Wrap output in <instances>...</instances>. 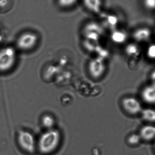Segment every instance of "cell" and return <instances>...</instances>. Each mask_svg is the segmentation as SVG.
<instances>
[{"instance_id": "obj_1", "label": "cell", "mask_w": 155, "mask_h": 155, "mask_svg": "<svg viewBox=\"0 0 155 155\" xmlns=\"http://www.w3.org/2000/svg\"><path fill=\"white\" fill-rule=\"evenodd\" d=\"M61 141V135L59 130L55 128L46 130L37 140V150L42 155L51 154L58 149Z\"/></svg>"}, {"instance_id": "obj_2", "label": "cell", "mask_w": 155, "mask_h": 155, "mask_svg": "<svg viewBox=\"0 0 155 155\" xmlns=\"http://www.w3.org/2000/svg\"><path fill=\"white\" fill-rule=\"evenodd\" d=\"M17 61V52L12 46H5L0 50V72L12 70Z\"/></svg>"}, {"instance_id": "obj_3", "label": "cell", "mask_w": 155, "mask_h": 155, "mask_svg": "<svg viewBox=\"0 0 155 155\" xmlns=\"http://www.w3.org/2000/svg\"><path fill=\"white\" fill-rule=\"evenodd\" d=\"M17 139L19 146L26 153L32 154L37 151V140L29 131L20 130L17 135Z\"/></svg>"}, {"instance_id": "obj_4", "label": "cell", "mask_w": 155, "mask_h": 155, "mask_svg": "<svg viewBox=\"0 0 155 155\" xmlns=\"http://www.w3.org/2000/svg\"><path fill=\"white\" fill-rule=\"evenodd\" d=\"M38 36L32 32L26 31L19 35L16 41V45L19 50L29 51L32 50L38 43Z\"/></svg>"}, {"instance_id": "obj_5", "label": "cell", "mask_w": 155, "mask_h": 155, "mask_svg": "<svg viewBox=\"0 0 155 155\" xmlns=\"http://www.w3.org/2000/svg\"><path fill=\"white\" fill-rule=\"evenodd\" d=\"M106 66L102 59L96 58L91 60L88 64V71L92 77L99 78L105 72Z\"/></svg>"}, {"instance_id": "obj_6", "label": "cell", "mask_w": 155, "mask_h": 155, "mask_svg": "<svg viewBox=\"0 0 155 155\" xmlns=\"http://www.w3.org/2000/svg\"><path fill=\"white\" fill-rule=\"evenodd\" d=\"M122 105L124 110L131 115L137 114L143 110L140 102L134 97L124 98L122 101Z\"/></svg>"}, {"instance_id": "obj_7", "label": "cell", "mask_w": 155, "mask_h": 155, "mask_svg": "<svg viewBox=\"0 0 155 155\" xmlns=\"http://www.w3.org/2000/svg\"><path fill=\"white\" fill-rule=\"evenodd\" d=\"M103 33V28L98 24L92 22L85 26L84 34L87 39L96 41Z\"/></svg>"}, {"instance_id": "obj_8", "label": "cell", "mask_w": 155, "mask_h": 155, "mask_svg": "<svg viewBox=\"0 0 155 155\" xmlns=\"http://www.w3.org/2000/svg\"><path fill=\"white\" fill-rule=\"evenodd\" d=\"M152 32L149 28L146 27L137 28L133 33V38L136 41L142 42L146 41L150 39Z\"/></svg>"}, {"instance_id": "obj_9", "label": "cell", "mask_w": 155, "mask_h": 155, "mask_svg": "<svg viewBox=\"0 0 155 155\" xmlns=\"http://www.w3.org/2000/svg\"><path fill=\"white\" fill-rule=\"evenodd\" d=\"M141 96L143 100L149 104H155V84L147 86L142 90Z\"/></svg>"}, {"instance_id": "obj_10", "label": "cell", "mask_w": 155, "mask_h": 155, "mask_svg": "<svg viewBox=\"0 0 155 155\" xmlns=\"http://www.w3.org/2000/svg\"><path fill=\"white\" fill-rule=\"evenodd\" d=\"M140 137L145 141H150L155 138V126L146 125L143 127L140 131Z\"/></svg>"}, {"instance_id": "obj_11", "label": "cell", "mask_w": 155, "mask_h": 155, "mask_svg": "<svg viewBox=\"0 0 155 155\" xmlns=\"http://www.w3.org/2000/svg\"><path fill=\"white\" fill-rule=\"evenodd\" d=\"M85 6L92 12L98 13L102 7V0H83Z\"/></svg>"}, {"instance_id": "obj_12", "label": "cell", "mask_w": 155, "mask_h": 155, "mask_svg": "<svg viewBox=\"0 0 155 155\" xmlns=\"http://www.w3.org/2000/svg\"><path fill=\"white\" fill-rule=\"evenodd\" d=\"M127 35L124 31L122 30H114L111 35V38L114 42L122 44L125 42L127 39Z\"/></svg>"}, {"instance_id": "obj_13", "label": "cell", "mask_w": 155, "mask_h": 155, "mask_svg": "<svg viewBox=\"0 0 155 155\" xmlns=\"http://www.w3.org/2000/svg\"><path fill=\"white\" fill-rule=\"evenodd\" d=\"M125 52L129 57L135 58L140 55L141 50L137 45L134 43H130L127 45L126 47Z\"/></svg>"}, {"instance_id": "obj_14", "label": "cell", "mask_w": 155, "mask_h": 155, "mask_svg": "<svg viewBox=\"0 0 155 155\" xmlns=\"http://www.w3.org/2000/svg\"><path fill=\"white\" fill-rule=\"evenodd\" d=\"M41 124L47 130L54 128L55 121L52 116L49 114L44 115L41 118Z\"/></svg>"}, {"instance_id": "obj_15", "label": "cell", "mask_w": 155, "mask_h": 155, "mask_svg": "<svg viewBox=\"0 0 155 155\" xmlns=\"http://www.w3.org/2000/svg\"><path fill=\"white\" fill-rule=\"evenodd\" d=\"M142 117L145 121L148 122H155V111L151 108L143 109L141 112Z\"/></svg>"}, {"instance_id": "obj_16", "label": "cell", "mask_w": 155, "mask_h": 155, "mask_svg": "<svg viewBox=\"0 0 155 155\" xmlns=\"http://www.w3.org/2000/svg\"><path fill=\"white\" fill-rule=\"evenodd\" d=\"M142 4L144 9L147 12H155V0H142Z\"/></svg>"}, {"instance_id": "obj_17", "label": "cell", "mask_w": 155, "mask_h": 155, "mask_svg": "<svg viewBox=\"0 0 155 155\" xmlns=\"http://www.w3.org/2000/svg\"><path fill=\"white\" fill-rule=\"evenodd\" d=\"M142 139L140 135L134 134L128 137L127 142L129 144L136 145L140 143Z\"/></svg>"}, {"instance_id": "obj_18", "label": "cell", "mask_w": 155, "mask_h": 155, "mask_svg": "<svg viewBox=\"0 0 155 155\" xmlns=\"http://www.w3.org/2000/svg\"><path fill=\"white\" fill-rule=\"evenodd\" d=\"M78 0H58V4L61 7L68 8L71 7L77 2Z\"/></svg>"}, {"instance_id": "obj_19", "label": "cell", "mask_w": 155, "mask_h": 155, "mask_svg": "<svg viewBox=\"0 0 155 155\" xmlns=\"http://www.w3.org/2000/svg\"><path fill=\"white\" fill-rule=\"evenodd\" d=\"M147 55L150 59L155 60V44L151 45L148 47Z\"/></svg>"}, {"instance_id": "obj_20", "label": "cell", "mask_w": 155, "mask_h": 155, "mask_svg": "<svg viewBox=\"0 0 155 155\" xmlns=\"http://www.w3.org/2000/svg\"><path fill=\"white\" fill-rule=\"evenodd\" d=\"M105 22L107 24V25H109L110 26H114V25L117 23V19L116 17L114 15H109L108 16L107 18L106 19Z\"/></svg>"}, {"instance_id": "obj_21", "label": "cell", "mask_w": 155, "mask_h": 155, "mask_svg": "<svg viewBox=\"0 0 155 155\" xmlns=\"http://www.w3.org/2000/svg\"><path fill=\"white\" fill-rule=\"evenodd\" d=\"M153 74V78H153V80L155 82V72Z\"/></svg>"}, {"instance_id": "obj_22", "label": "cell", "mask_w": 155, "mask_h": 155, "mask_svg": "<svg viewBox=\"0 0 155 155\" xmlns=\"http://www.w3.org/2000/svg\"></svg>"}]
</instances>
